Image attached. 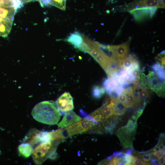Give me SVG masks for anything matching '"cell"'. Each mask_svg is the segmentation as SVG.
<instances>
[{
  "mask_svg": "<svg viewBox=\"0 0 165 165\" xmlns=\"http://www.w3.org/2000/svg\"><path fill=\"white\" fill-rule=\"evenodd\" d=\"M66 0H39L40 5L42 7L50 5L55 6L58 8L64 10L66 8Z\"/></svg>",
  "mask_w": 165,
  "mask_h": 165,
  "instance_id": "5bb4252c",
  "label": "cell"
},
{
  "mask_svg": "<svg viewBox=\"0 0 165 165\" xmlns=\"http://www.w3.org/2000/svg\"><path fill=\"white\" fill-rule=\"evenodd\" d=\"M81 118L72 110L64 113L61 121L57 124L59 127H66L72 123L79 120Z\"/></svg>",
  "mask_w": 165,
  "mask_h": 165,
  "instance_id": "30bf717a",
  "label": "cell"
},
{
  "mask_svg": "<svg viewBox=\"0 0 165 165\" xmlns=\"http://www.w3.org/2000/svg\"><path fill=\"white\" fill-rule=\"evenodd\" d=\"M165 0H135L129 4L128 9L130 10L137 7H154L164 8Z\"/></svg>",
  "mask_w": 165,
  "mask_h": 165,
  "instance_id": "ba28073f",
  "label": "cell"
},
{
  "mask_svg": "<svg viewBox=\"0 0 165 165\" xmlns=\"http://www.w3.org/2000/svg\"><path fill=\"white\" fill-rule=\"evenodd\" d=\"M18 149L21 155L24 157H28L32 154L33 147L30 144L23 142L19 146Z\"/></svg>",
  "mask_w": 165,
  "mask_h": 165,
  "instance_id": "9a60e30c",
  "label": "cell"
},
{
  "mask_svg": "<svg viewBox=\"0 0 165 165\" xmlns=\"http://www.w3.org/2000/svg\"><path fill=\"white\" fill-rule=\"evenodd\" d=\"M131 38L125 42L117 45H110L114 55L118 60L121 67L129 52V45Z\"/></svg>",
  "mask_w": 165,
  "mask_h": 165,
  "instance_id": "5b68a950",
  "label": "cell"
},
{
  "mask_svg": "<svg viewBox=\"0 0 165 165\" xmlns=\"http://www.w3.org/2000/svg\"><path fill=\"white\" fill-rule=\"evenodd\" d=\"M137 58L134 55L130 54L127 56L122 65V68L127 71L135 62Z\"/></svg>",
  "mask_w": 165,
  "mask_h": 165,
  "instance_id": "e0dca14e",
  "label": "cell"
},
{
  "mask_svg": "<svg viewBox=\"0 0 165 165\" xmlns=\"http://www.w3.org/2000/svg\"><path fill=\"white\" fill-rule=\"evenodd\" d=\"M41 131L35 128L31 129L23 139V142H27L33 146L41 142Z\"/></svg>",
  "mask_w": 165,
  "mask_h": 165,
  "instance_id": "9c48e42d",
  "label": "cell"
},
{
  "mask_svg": "<svg viewBox=\"0 0 165 165\" xmlns=\"http://www.w3.org/2000/svg\"><path fill=\"white\" fill-rule=\"evenodd\" d=\"M0 153H1V151H0Z\"/></svg>",
  "mask_w": 165,
  "mask_h": 165,
  "instance_id": "484cf974",
  "label": "cell"
},
{
  "mask_svg": "<svg viewBox=\"0 0 165 165\" xmlns=\"http://www.w3.org/2000/svg\"><path fill=\"white\" fill-rule=\"evenodd\" d=\"M23 4L25 3L31 2V1H39V0H19Z\"/></svg>",
  "mask_w": 165,
  "mask_h": 165,
  "instance_id": "603a6c76",
  "label": "cell"
},
{
  "mask_svg": "<svg viewBox=\"0 0 165 165\" xmlns=\"http://www.w3.org/2000/svg\"><path fill=\"white\" fill-rule=\"evenodd\" d=\"M139 79L144 87L154 91L160 97L164 96L165 80L160 79L154 71H149L147 75L140 72Z\"/></svg>",
  "mask_w": 165,
  "mask_h": 165,
  "instance_id": "277c9868",
  "label": "cell"
},
{
  "mask_svg": "<svg viewBox=\"0 0 165 165\" xmlns=\"http://www.w3.org/2000/svg\"><path fill=\"white\" fill-rule=\"evenodd\" d=\"M157 8L154 7H143L130 10V13L137 21H141L148 18L152 17L155 13Z\"/></svg>",
  "mask_w": 165,
  "mask_h": 165,
  "instance_id": "8992f818",
  "label": "cell"
},
{
  "mask_svg": "<svg viewBox=\"0 0 165 165\" xmlns=\"http://www.w3.org/2000/svg\"><path fill=\"white\" fill-rule=\"evenodd\" d=\"M57 106L61 112H65L73 109L74 108L73 98L70 94L65 92L57 100Z\"/></svg>",
  "mask_w": 165,
  "mask_h": 165,
  "instance_id": "52a82bcc",
  "label": "cell"
},
{
  "mask_svg": "<svg viewBox=\"0 0 165 165\" xmlns=\"http://www.w3.org/2000/svg\"><path fill=\"white\" fill-rule=\"evenodd\" d=\"M126 154L129 155H132V150L131 149H127L126 151Z\"/></svg>",
  "mask_w": 165,
  "mask_h": 165,
  "instance_id": "cb8c5ba5",
  "label": "cell"
},
{
  "mask_svg": "<svg viewBox=\"0 0 165 165\" xmlns=\"http://www.w3.org/2000/svg\"><path fill=\"white\" fill-rule=\"evenodd\" d=\"M158 162L159 165H163L165 163L164 156L158 160Z\"/></svg>",
  "mask_w": 165,
  "mask_h": 165,
  "instance_id": "7402d4cb",
  "label": "cell"
},
{
  "mask_svg": "<svg viewBox=\"0 0 165 165\" xmlns=\"http://www.w3.org/2000/svg\"><path fill=\"white\" fill-rule=\"evenodd\" d=\"M31 115L37 121L46 124L54 125L59 121L61 114L53 101H42L33 108Z\"/></svg>",
  "mask_w": 165,
  "mask_h": 165,
  "instance_id": "6da1fadb",
  "label": "cell"
},
{
  "mask_svg": "<svg viewBox=\"0 0 165 165\" xmlns=\"http://www.w3.org/2000/svg\"><path fill=\"white\" fill-rule=\"evenodd\" d=\"M0 6L13 7L18 9L23 6V4L19 0H0Z\"/></svg>",
  "mask_w": 165,
  "mask_h": 165,
  "instance_id": "2e32d148",
  "label": "cell"
},
{
  "mask_svg": "<svg viewBox=\"0 0 165 165\" xmlns=\"http://www.w3.org/2000/svg\"><path fill=\"white\" fill-rule=\"evenodd\" d=\"M58 144L51 141L38 144L33 148L31 154L35 163L37 165H41L48 158H55Z\"/></svg>",
  "mask_w": 165,
  "mask_h": 165,
  "instance_id": "7a4b0ae2",
  "label": "cell"
},
{
  "mask_svg": "<svg viewBox=\"0 0 165 165\" xmlns=\"http://www.w3.org/2000/svg\"><path fill=\"white\" fill-rule=\"evenodd\" d=\"M120 151H118L115 152L113 153L112 156H113L116 157L119 153H120Z\"/></svg>",
  "mask_w": 165,
  "mask_h": 165,
  "instance_id": "d4e9b609",
  "label": "cell"
},
{
  "mask_svg": "<svg viewBox=\"0 0 165 165\" xmlns=\"http://www.w3.org/2000/svg\"><path fill=\"white\" fill-rule=\"evenodd\" d=\"M84 36L78 32L75 31L70 34L66 41L79 50L83 42Z\"/></svg>",
  "mask_w": 165,
  "mask_h": 165,
  "instance_id": "8fae6325",
  "label": "cell"
},
{
  "mask_svg": "<svg viewBox=\"0 0 165 165\" xmlns=\"http://www.w3.org/2000/svg\"><path fill=\"white\" fill-rule=\"evenodd\" d=\"M17 10L13 7L0 6V17L8 19L13 22Z\"/></svg>",
  "mask_w": 165,
  "mask_h": 165,
  "instance_id": "7c38bea8",
  "label": "cell"
},
{
  "mask_svg": "<svg viewBox=\"0 0 165 165\" xmlns=\"http://www.w3.org/2000/svg\"><path fill=\"white\" fill-rule=\"evenodd\" d=\"M13 22L5 18L0 17V36L7 37L11 31Z\"/></svg>",
  "mask_w": 165,
  "mask_h": 165,
  "instance_id": "4fadbf2b",
  "label": "cell"
},
{
  "mask_svg": "<svg viewBox=\"0 0 165 165\" xmlns=\"http://www.w3.org/2000/svg\"><path fill=\"white\" fill-rule=\"evenodd\" d=\"M99 123L90 116L80 119L66 128H62V131L65 139L72 135L92 130L94 131Z\"/></svg>",
  "mask_w": 165,
  "mask_h": 165,
  "instance_id": "3957f363",
  "label": "cell"
},
{
  "mask_svg": "<svg viewBox=\"0 0 165 165\" xmlns=\"http://www.w3.org/2000/svg\"><path fill=\"white\" fill-rule=\"evenodd\" d=\"M146 163V165H149L151 164V154L150 153H147L141 155L139 154V156Z\"/></svg>",
  "mask_w": 165,
  "mask_h": 165,
  "instance_id": "d6986e66",
  "label": "cell"
},
{
  "mask_svg": "<svg viewBox=\"0 0 165 165\" xmlns=\"http://www.w3.org/2000/svg\"><path fill=\"white\" fill-rule=\"evenodd\" d=\"M105 92L104 88L98 86H95L92 89L93 96L95 98L99 99L105 94Z\"/></svg>",
  "mask_w": 165,
  "mask_h": 165,
  "instance_id": "ac0fdd59",
  "label": "cell"
},
{
  "mask_svg": "<svg viewBox=\"0 0 165 165\" xmlns=\"http://www.w3.org/2000/svg\"><path fill=\"white\" fill-rule=\"evenodd\" d=\"M131 165H146V163L141 158L138 156H134V160Z\"/></svg>",
  "mask_w": 165,
  "mask_h": 165,
  "instance_id": "ffe728a7",
  "label": "cell"
},
{
  "mask_svg": "<svg viewBox=\"0 0 165 165\" xmlns=\"http://www.w3.org/2000/svg\"><path fill=\"white\" fill-rule=\"evenodd\" d=\"M164 151V150H159L154 152L151 154L155 156L158 160L164 156L165 154Z\"/></svg>",
  "mask_w": 165,
  "mask_h": 165,
  "instance_id": "44dd1931",
  "label": "cell"
}]
</instances>
